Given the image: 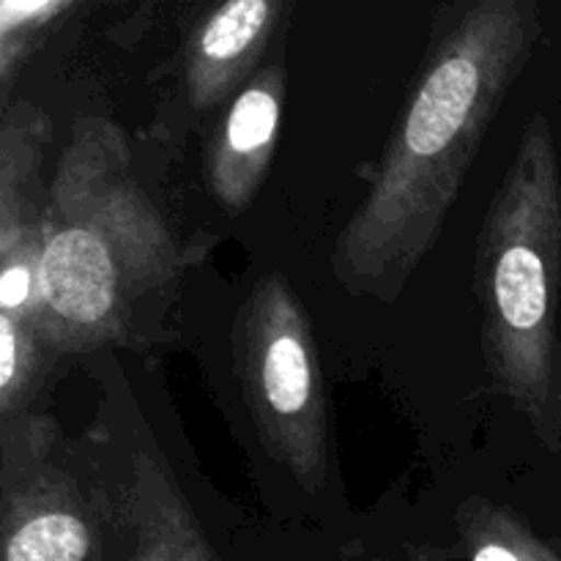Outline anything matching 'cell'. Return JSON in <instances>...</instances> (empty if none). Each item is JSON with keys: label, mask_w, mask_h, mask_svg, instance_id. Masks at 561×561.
I'll return each instance as SVG.
<instances>
[{"label": "cell", "mask_w": 561, "mask_h": 561, "mask_svg": "<svg viewBox=\"0 0 561 561\" xmlns=\"http://www.w3.org/2000/svg\"><path fill=\"white\" fill-rule=\"evenodd\" d=\"M77 9L75 0H3L0 3V96L11 104L16 71L36 53L44 36Z\"/></svg>", "instance_id": "12"}, {"label": "cell", "mask_w": 561, "mask_h": 561, "mask_svg": "<svg viewBox=\"0 0 561 561\" xmlns=\"http://www.w3.org/2000/svg\"><path fill=\"white\" fill-rule=\"evenodd\" d=\"M53 356L42 329L0 316V420L31 411Z\"/></svg>", "instance_id": "11"}, {"label": "cell", "mask_w": 561, "mask_h": 561, "mask_svg": "<svg viewBox=\"0 0 561 561\" xmlns=\"http://www.w3.org/2000/svg\"><path fill=\"white\" fill-rule=\"evenodd\" d=\"M542 438L561 447V367L557 370V387H553L551 414H548V425H546V431H542Z\"/></svg>", "instance_id": "13"}, {"label": "cell", "mask_w": 561, "mask_h": 561, "mask_svg": "<svg viewBox=\"0 0 561 561\" xmlns=\"http://www.w3.org/2000/svg\"><path fill=\"white\" fill-rule=\"evenodd\" d=\"M102 561H219L157 444H135L99 482Z\"/></svg>", "instance_id": "6"}, {"label": "cell", "mask_w": 561, "mask_h": 561, "mask_svg": "<svg viewBox=\"0 0 561 561\" xmlns=\"http://www.w3.org/2000/svg\"><path fill=\"white\" fill-rule=\"evenodd\" d=\"M288 71L279 60L261 66L228 104L208 146V186L228 211H247L266 181L283 126Z\"/></svg>", "instance_id": "9"}, {"label": "cell", "mask_w": 561, "mask_h": 561, "mask_svg": "<svg viewBox=\"0 0 561 561\" xmlns=\"http://www.w3.org/2000/svg\"><path fill=\"white\" fill-rule=\"evenodd\" d=\"M66 453L49 416L25 411L0 420L3 561H102V520Z\"/></svg>", "instance_id": "5"}, {"label": "cell", "mask_w": 561, "mask_h": 561, "mask_svg": "<svg viewBox=\"0 0 561 561\" xmlns=\"http://www.w3.org/2000/svg\"><path fill=\"white\" fill-rule=\"evenodd\" d=\"M181 266L179 241L131 170L124 131L80 115L42 219L38 323L49 348L60 356L124 343Z\"/></svg>", "instance_id": "2"}, {"label": "cell", "mask_w": 561, "mask_h": 561, "mask_svg": "<svg viewBox=\"0 0 561 561\" xmlns=\"http://www.w3.org/2000/svg\"><path fill=\"white\" fill-rule=\"evenodd\" d=\"M466 561H561L520 515L491 499L471 496L458 507Z\"/></svg>", "instance_id": "10"}, {"label": "cell", "mask_w": 561, "mask_h": 561, "mask_svg": "<svg viewBox=\"0 0 561 561\" xmlns=\"http://www.w3.org/2000/svg\"><path fill=\"white\" fill-rule=\"evenodd\" d=\"M537 38L540 14L529 0H474L433 14L425 60L370 190L334 241L332 272L348 294H403Z\"/></svg>", "instance_id": "1"}, {"label": "cell", "mask_w": 561, "mask_h": 561, "mask_svg": "<svg viewBox=\"0 0 561 561\" xmlns=\"http://www.w3.org/2000/svg\"><path fill=\"white\" fill-rule=\"evenodd\" d=\"M230 359L272 458L307 493L321 491L332 453V403L312 321L285 274L261 277L239 305Z\"/></svg>", "instance_id": "4"}, {"label": "cell", "mask_w": 561, "mask_h": 561, "mask_svg": "<svg viewBox=\"0 0 561 561\" xmlns=\"http://www.w3.org/2000/svg\"><path fill=\"white\" fill-rule=\"evenodd\" d=\"M288 9L279 0H228L192 25L184 47V88L192 110L208 113L239 96Z\"/></svg>", "instance_id": "8"}, {"label": "cell", "mask_w": 561, "mask_h": 561, "mask_svg": "<svg viewBox=\"0 0 561 561\" xmlns=\"http://www.w3.org/2000/svg\"><path fill=\"white\" fill-rule=\"evenodd\" d=\"M561 173L551 124L524 126L474 250L482 354L499 392L546 431L557 387Z\"/></svg>", "instance_id": "3"}, {"label": "cell", "mask_w": 561, "mask_h": 561, "mask_svg": "<svg viewBox=\"0 0 561 561\" xmlns=\"http://www.w3.org/2000/svg\"><path fill=\"white\" fill-rule=\"evenodd\" d=\"M53 121L31 102L3 110L0 121V316L42 329V219L47 186L42 164Z\"/></svg>", "instance_id": "7"}]
</instances>
